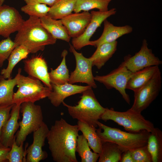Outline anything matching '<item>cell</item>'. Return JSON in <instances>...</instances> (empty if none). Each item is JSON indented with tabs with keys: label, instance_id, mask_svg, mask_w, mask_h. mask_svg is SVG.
I'll return each instance as SVG.
<instances>
[{
	"label": "cell",
	"instance_id": "5",
	"mask_svg": "<svg viewBox=\"0 0 162 162\" xmlns=\"http://www.w3.org/2000/svg\"><path fill=\"white\" fill-rule=\"evenodd\" d=\"M21 71L22 69L19 68L16 74L18 89L13 96V104L35 103L48 97L51 91L50 89L38 79L22 75Z\"/></svg>",
	"mask_w": 162,
	"mask_h": 162
},
{
	"label": "cell",
	"instance_id": "38",
	"mask_svg": "<svg viewBox=\"0 0 162 162\" xmlns=\"http://www.w3.org/2000/svg\"><path fill=\"white\" fill-rule=\"evenodd\" d=\"M10 149V147H3L0 148V162H4L7 161V156Z\"/></svg>",
	"mask_w": 162,
	"mask_h": 162
},
{
	"label": "cell",
	"instance_id": "32",
	"mask_svg": "<svg viewBox=\"0 0 162 162\" xmlns=\"http://www.w3.org/2000/svg\"><path fill=\"white\" fill-rule=\"evenodd\" d=\"M26 4L21 8V10L29 16L40 18L47 16L50 7L46 5L30 0H23Z\"/></svg>",
	"mask_w": 162,
	"mask_h": 162
},
{
	"label": "cell",
	"instance_id": "41",
	"mask_svg": "<svg viewBox=\"0 0 162 162\" xmlns=\"http://www.w3.org/2000/svg\"><path fill=\"white\" fill-rule=\"evenodd\" d=\"M4 147L3 146H2V144H1V142L0 141V148H2V147Z\"/></svg>",
	"mask_w": 162,
	"mask_h": 162
},
{
	"label": "cell",
	"instance_id": "24",
	"mask_svg": "<svg viewBox=\"0 0 162 162\" xmlns=\"http://www.w3.org/2000/svg\"><path fill=\"white\" fill-rule=\"evenodd\" d=\"M77 125L79 130L86 139L90 148L93 152L100 154L101 152L102 141L96 133V128L79 121Z\"/></svg>",
	"mask_w": 162,
	"mask_h": 162
},
{
	"label": "cell",
	"instance_id": "25",
	"mask_svg": "<svg viewBox=\"0 0 162 162\" xmlns=\"http://www.w3.org/2000/svg\"><path fill=\"white\" fill-rule=\"evenodd\" d=\"M30 53L25 47L18 45L14 49L8 58V66L5 68L2 69L1 74L6 79L12 78V70L16 64L22 60L26 59Z\"/></svg>",
	"mask_w": 162,
	"mask_h": 162
},
{
	"label": "cell",
	"instance_id": "39",
	"mask_svg": "<svg viewBox=\"0 0 162 162\" xmlns=\"http://www.w3.org/2000/svg\"><path fill=\"white\" fill-rule=\"evenodd\" d=\"M31 1L52 6L56 0H30Z\"/></svg>",
	"mask_w": 162,
	"mask_h": 162
},
{
	"label": "cell",
	"instance_id": "20",
	"mask_svg": "<svg viewBox=\"0 0 162 162\" xmlns=\"http://www.w3.org/2000/svg\"><path fill=\"white\" fill-rule=\"evenodd\" d=\"M117 41L102 44L97 47L92 56L89 58L92 62V66L100 69L112 56L117 50Z\"/></svg>",
	"mask_w": 162,
	"mask_h": 162
},
{
	"label": "cell",
	"instance_id": "3",
	"mask_svg": "<svg viewBox=\"0 0 162 162\" xmlns=\"http://www.w3.org/2000/svg\"><path fill=\"white\" fill-rule=\"evenodd\" d=\"M82 94L76 105H69L64 101L62 103L67 108L69 114L72 118L96 128L98 127L97 123L100 119L106 108L100 104L92 88L86 90Z\"/></svg>",
	"mask_w": 162,
	"mask_h": 162
},
{
	"label": "cell",
	"instance_id": "26",
	"mask_svg": "<svg viewBox=\"0 0 162 162\" xmlns=\"http://www.w3.org/2000/svg\"><path fill=\"white\" fill-rule=\"evenodd\" d=\"M101 152L99 154V162H120L122 153L125 152L114 143L102 141Z\"/></svg>",
	"mask_w": 162,
	"mask_h": 162
},
{
	"label": "cell",
	"instance_id": "37",
	"mask_svg": "<svg viewBox=\"0 0 162 162\" xmlns=\"http://www.w3.org/2000/svg\"><path fill=\"white\" fill-rule=\"evenodd\" d=\"M120 162H134L129 150L124 152L122 155Z\"/></svg>",
	"mask_w": 162,
	"mask_h": 162
},
{
	"label": "cell",
	"instance_id": "29",
	"mask_svg": "<svg viewBox=\"0 0 162 162\" xmlns=\"http://www.w3.org/2000/svg\"><path fill=\"white\" fill-rule=\"evenodd\" d=\"M68 53L67 51L64 50L62 53V59L60 65L54 70L51 69L49 74L51 84L61 85L68 83L70 75L66 63Z\"/></svg>",
	"mask_w": 162,
	"mask_h": 162
},
{
	"label": "cell",
	"instance_id": "17",
	"mask_svg": "<svg viewBox=\"0 0 162 162\" xmlns=\"http://www.w3.org/2000/svg\"><path fill=\"white\" fill-rule=\"evenodd\" d=\"M52 90L47 97L54 106H59L67 97L79 93L92 87L90 86H79L69 83L57 85L51 84Z\"/></svg>",
	"mask_w": 162,
	"mask_h": 162
},
{
	"label": "cell",
	"instance_id": "23",
	"mask_svg": "<svg viewBox=\"0 0 162 162\" xmlns=\"http://www.w3.org/2000/svg\"><path fill=\"white\" fill-rule=\"evenodd\" d=\"M147 147L152 158V162L162 161V132L154 128L149 134Z\"/></svg>",
	"mask_w": 162,
	"mask_h": 162
},
{
	"label": "cell",
	"instance_id": "10",
	"mask_svg": "<svg viewBox=\"0 0 162 162\" xmlns=\"http://www.w3.org/2000/svg\"><path fill=\"white\" fill-rule=\"evenodd\" d=\"M70 50L74 54L76 60L75 70L70 75L68 83H84L92 88H95L97 86L92 73V62L89 58L84 57L81 53L77 52L70 44Z\"/></svg>",
	"mask_w": 162,
	"mask_h": 162
},
{
	"label": "cell",
	"instance_id": "19",
	"mask_svg": "<svg viewBox=\"0 0 162 162\" xmlns=\"http://www.w3.org/2000/svg\"><path fill=\"white\" fill-rule=\"evenodd\" d=\"M104 29L101 36L96 40H90L89 45L97 47L104 43L112 42L122 35L130 33L133 31L132 28L130 26H115L107 19L104 21Z\"/></svg>",
	"mask_w": 162,
	"mask_h": 162
},
{
	"label": "cell",
	"instance_id": "35",
	"mask_svg": "<svg viewBox=\"0 0 162 162\" xmlns=\"http://www.w3.org/2000/svg\"><path fill=\"white\" fill-rule=\"evenodd\" d=\"M130 151L134 162H152L147 145Z\"/></svg>",
	"mask_w": 162,
	"mask_h": 162
},
{
	"label": "cell",
	"instance_id": "2",
	"mask_svg": "<svg viewBox=\"0 0 162 162\" xmlns=\"http://www.w3.org/2000/svg\"><path fill=\"white\" fill-rule=\"evenodd\" d=\"M14 41L26 48L30 53L44 50L46 46L56 43V39L42 26L40 18L29 16L17 32Z\"/></svg>",
	"mask_w": 162,
	"mask_h": 162
},
{
	"label": "cell",
	"instance_id": "11",
	"mask_svg": "<svg viewBox=\"0 0 162 162\" xmlns=\"http://www.w3.org/2000/svg\"><path fill=\"white\" fill-rule=\"evenodd\" d=\"M148 45L147 40H143L140 50L133 56H125L120 64L134 73L148 67L162 64V61L155 56Z\"/></svg>",
	"mask_w": 162,
	"mask_h": 162
},
{
	"label": "cell",
	"instance_id": "22",
	"mask_svg": "<svg viewBox=\"0 0 162 162\" xmlns=\"http://www.w3.org/2000/svg\"><path fill=\"white\" fill-rule=\"evenodd\" d=\"M42 26L56 39L69 42L71 38L61 20H55L48 16L40 18Z\"/></svg>",
	"mask_w": 162,
	"mask_h": 162
},
{
	"label": "cell",
	"instance_id": "27",
	"mask_svg": "<svg viewBox=\"0 0 162 162\" xmlns=\"http://www.w3.org/2000/svg\"><path fill=\"white\" fill-rule=\"evenodd\" d=\"M17 76L6 79L0 75V106L13 104L14 89L16 85Z\"/></svg>",
	"mask_w": 162,
	"mask_h": 162
},
{
	"label": "cell",
	"instance_id": "4",
	"mask_svg": "<svg viewBox=\"0 0 162 162\" xmlns=\"http://www.w3.org/2000/svg\"><path fill=\"white\" fill-rule=\"evenodd\" d=\"M99 128L96 133L101 141L111 142L118 145L124 151L146 145L150 132L144 130L137 133L126 132L112 128L101 123H97Z\"/></svg>",
	"mask_w": 162,
	"mask_h": 162
},
{
	"label": "cell",
	"instance_id": "14",
	"mask_svg": "<svg viewBox=\"0 0 162 162\" xmlns=\"http://www.w3.org/2000/svg\"><path fill=\"white\" fill-rule=\"evenodd\" d=\"M49 129L44 122L40 127L33 133L32 143L26 149V162H39L48 157V154L42 150Z\"/></svg>",
	"mask_w": 162,
	"mask_h": 162
},
{
	"label": "cell",
	"instance_id": "40",
	"mask_svg": "<svg viewBox=\"0 0 162 162\" xmlns=\"http://www.w3.org/2000/svg\"><path fill=\"white\" fill-rule=\"evenodd\" d=\"M4 0H0V6H2L4 2Z\"/></svg>",
	"mask_w": 162,
	"mask_h": 162
},
{
	"label": "cell",
	"instance_id": "30",
	"mask_svg": "<svg viewBox=\"0 0 162 162\" xmlns=\"http://www.w3.org/2000/svg\"><path fill=\"white\" fill-rule=\"evenodd\" d=\"M76 152L80 157L81 162H96L100 156L99 154L91 150L87 141L82 134L79 135L77 137Z\"/></svg>",
	"mask_w": 162,
	"mask_h": 162
},
{
	"label": "cell",
	"instance_id": "9",
	"mask_svg": "<svg viewBox=\"0 0 162 162\" xmlns=\"http://www.w3.org/2000/svg\"><path fill=\"white\" fill-rule=\"evenodd\" d=\"M133 73L125 67L120 64L107 74L96 75L94 76V79L103 84L108 89L114 88L118 91L126 103L130 104V98L126 89L128 82Z\"/></svg>",
	"mask_w": 162,
	"mask_h": 162
},
{
	"label": "cell",
	"instance_id": "15",
	"mask_svg": "<svg viewBox=\"0 0 162 162\" xmlns=\"http://www.w3.org/2000/svg\"><path fill=\"white\" fill-rule=\"evenodd\" d=\"M24 70L28 76L39 80L52 90L47 64L42 56L39 55L23 61Z\"/></svg>",
	"mask_w": 162,
	"mask_h": 162
},
{
	"label": "cell",
	"instance_id": "18",
	"mask_svg": "<svg viewBox=\"0 0 162 162\" xmlns=\"http://www.w3.org/2000/svg\"><path fill=\"white\" fill-rule=\"evenodd\" d=\"M20 104H14L10 116L2 129L0 141L4 147H10L15 138L14 135L19 127L18 120L20 118Z\"/></svg>",
	"mask_w": 162,
	"mask_h": 162
},
{
	"label": "cell",
	"instance_id": "8",
	"mask_svg": "<svg viewBox=\"0 0 162 162\" xmlns=\"http://www.w3.org/2000/svg\"><path fill=\"white\" fill-rule=\"evenodd\" d=\"M161 84V73L159 69L148 82L134 92V103L129 110L141 113L157 98L160 90Z\"/></svg>",
	"mask_w": 162,
	"mask_h": 162
},
{
	"label": "cell",
	"instance_id": "6",
	"mask_svg": "<svg viewBox=\"0 0 162 162\" xmlns=\"http://www.w3.org/2000/svg\"><path fill=\"white\" fill-rule=\"evenodd\" d=\"M100 119L106 122L112 120L122 126L126 131L137 133L144 130L151 132L154 128L153 124L145 119L141 113L128 110L121 112L115 111L113 108H106Z\"/></svg>",
	"mask_w": 162,
	"mask_h": 162
},
{
	"label": "cell",
	"instance_id": "13",
	"mask_svg": "<svg viewBox=\"0 0 162 162\" xmlns=\"http://www.w3.org/2000/svg\"><path fill=\"white\" fill-rule=\"evenodd\" d=\"M24 20L15 8L6 5L0 6V35L4 38L17 32Z\"/></svg>",
	"mask_w": 162,
	"mask_h": 162
},
{
	"label": "cell",
	"instance_id": "28",
	"mask_svg": "<svg viewBox=\"0 0 162 162\" xmlns=\"http://www.w3.org/2000/svg\"><path fill=\"white\" fill-rule=\"evenodd\" d=\"M76 0H56L50 7L47 16L55 20H61L72 13Z\"/></svg>",
	"mask_w": 162,
	"mask_h": 162
},
{
	"label": "cell",
	"instance_id": "34",
	"mask_svg": "<svg viewBox=\"0 0 162 162\" xmlns=\"http://www.w3.org/2000/svg\"><path fill=\"white\" fill-rule=\"evenodd\" d=\"M18 45L10 37L0 42V67H2L4 62L8 58L15 47Z\"/></svg>",
	"mask_w": 162,
	"mask_h": 162
},
{
	"label": "cell",
	"instance_id": "7",
	"mask_svg": "<svg viewBox=\"0 0 162 162\" xmlns=\"http://www.w3.org/2000/svg\"><path fill=\"white\" fill-rule=\"evenodd\" d=\"M22 118L19 123L20 129L15 136L18 146L23 143L27 136L39 128L43 122V117L40 106L34 103L25 102L20 105Z\"/></svg>",
	"mask_w": 162,
	"mask_h": 162
},
{
	"label": "cell",
	"instance_id": "1",
	"mask_svg": "<svg viewBox=\"0 0 162 162\" xmlns=\"http://www.w3.org/2000/svg\"><path fill=\"white\" fill-rule=\"evenodd\" d=\"M79 131L77 125H71L62 118L55 121L46 137L54 161L78 162L76 147Z\"/></svg>",
	"mask_w": 162,
	"mask_h": 162
},
{
	"label": "cell",
	"instance_id": "36",
	"mask_svg": "<svg viewBox=\"0 0 162 162\" xmlns=\"http://www.w3.org/2000/svg\"><path fill=\"white\" fill-rule=\"evenodd\" d=\"M14 104L0 106V136L2 129L10 116V112Z\"/></svg>",
	"mask_w": 162,
	"mask_h": 162
},
{
	"label": "cell",
	"instance_id": "16",
	"mask_svg": "<svg viewBox=\"0 0 162 162\" xmlns=\"http://www.w3.org/2000/svg\"><path fill=\"white\" fill-rule=\"evenodd\" d=\"M92 15L88 11L71 13L61 19L70 38H76L82 34L90 22Z\"/></svg>",
	"mask_w": 162,
	"mask_h": 162
},
{
	"label": "cell",
	"instance_id": "33",
	"mask_svg": "<svg viewBox=\"0 0 162 162\" xmlns=\"http://www.w3.org/2000/svg\"><path fill=\"white\" fill-rule=\"evenodd\" d=\"M23 145L22 143L19 146L17 145L15 138L14 139L7 156V161L9 162H26V149L24 150Z\"/></svg>",
	"mask_w": 162,
	"mask_h": 162
},
{
	"label": "cell",
	"instance_id": "21",
	"mask_svg": "<svg viewBox=\"0 0 162 162\" xmlns=\"http://www.w3.org/2000/svg\"><path fill=\"white\" fill-rule=\"evenodd\" d=\"M158 66L148 67L133 73L129 80L126 89L134 92L148 82L159 69Z\"/></svg>",
	"mask_w": 162,
	"mask_h": 162
},
{
	"label": "cell",
	"instance_id": "31",
	"mask_svg": "<svg viewBox=\"0 0 162 162\" xmlns=\"http://www.w3.org/2000/svg\"><path fill=\"white\" fill-rule=\"evenodd\" d=\"M112 0H76L74 11L79 13L82 10L88 11L94 9L99 11H108V6Z\"/></svg>",
	"mask_w": 162,
	"mask_h": 162
},
{
	"label": "cell",
	"instance_id": "12",
	"mask_svg": "<svg viewBox=\"0 0 162 162\" xmlns=\"http://www.w3.org/2000/svg\"><path fill=\"white\" fill-rule=\"evenodd\" d=\"M116 10L112 8L105 12L92 11L91 21L83 33L76 38H72V45L76 50H80L89 45L90 39L97 29L104 21L110 16L115 14Z\"/></svg>",
	"mask_w": 162,
	"mask_h": 162
}]
</instances>
